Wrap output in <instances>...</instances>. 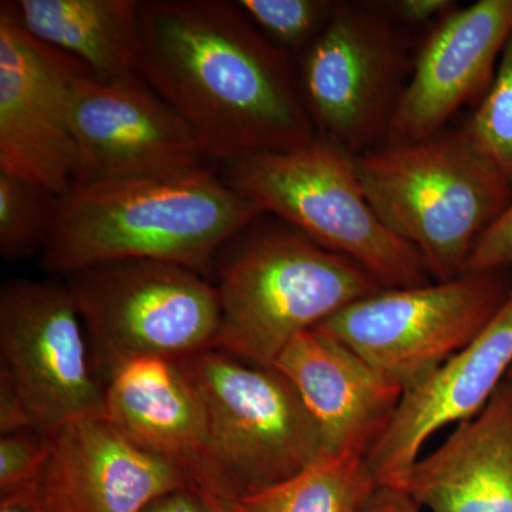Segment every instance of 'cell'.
I'll list each match as a JSON object with an SVG mask.
<instances>
[{
  "label": "cell",
  "instance_id": "16",
  "mask_svg": "<svg viewBox=\"0 0 512 512\" xmlns=\"http://www.w3.org/2000/svg\"><path fill=\"white\" fill-rule=\"evenodd\" d=\"M42 488L49 512H143L161 495L195 485L109 420L87 419L53 434Z\"/></svg>",
  "mask_w": 512,
  "mask_h": 512
},
{
  "label": "cell",
  "instance_id": "25",
  "mask_svg": "<svg viewBox=\"0 0 512 512\" xmlns=\"http://www.w3.org/2000/svg\"><path fill=\"white\" fill-rule=\"evenodd\" d=\"M512 266V202L493 227L478 239L467 272L505 271Z\"/></svg>",
  "mask_w": 512,
  "mask_h": 512
},
{
  "label": "cell",
  "instance_id": "12",
  "mask_svg": "<svg viewBox=\"0 0 512 512\" xmlns=\"http://www.w3.org/2000/svg\"><path fill=\"white\" fill-rule=\"evenodd\" d=\"M77 164L73 184L173 177L210 168L187 123L138 74L77 83L70 110Z\"/></svg>",
  "mask_w": 512,
  "mask_h": 512
},
{
  "label": "cell",
  "instance_id": "24",
  "mask_svg": "<svg viewBox=\"0 0 512 512\" xmlns=\"http://www.w3.org/2000/svg\"><path fill=\"white\" fill-rule=\"evenodd\" d=\"M53 436L36 430L5 434L0 439V495L42 483Z\"/></svg>",
  "mask_w": 512,
  "mask_h": 512
},
{
  "label": "cell",
  "instance_id": "13",
  "mask_svg": "<svg viewBox=\"0 0 512 512\" xmlns=\"http://www.w3.org/2000/svg\"><path fill=\"white\" fill-rule=\"evenodd\" d=\"M511 30L512 0H480L444 16L412 64L389 144L434 137L460 107L483 99Z\"/></svg>",
  "mask_w": 512,
  "mask_h": 512
},
{
  "label": "cell",
  "instance_id": "18",
  "mask_svg": "<svg viewBox=\"0 0 512 512\" xmlns=\"http://www.w3.org/2000/svg\"><path fill=\"white\" fill-rule=\"evenodd\" d=\"M394 488L431 512H512V383Z\"/></svg>",
  "mask_w": 512,
  "mask_h": 512
},
{
  "label": "cell",
  "instance_id": "11",
  "mask_svg": "<svg viewBox=\"0 0 512 512\" xmlns=\"http://www.w3.org/2000/svg\"><path fill=\"white\" fill-rule=\"evenodd\" d=\"M74 57L30 35L15 3H0V171L63 197L76 177L70 110L90 74ZM93 74V73H92Z\"/></svg>",
  "mask_w": 512,
  "mask_h": 512
},
{
  "label": "cell",
  "instance_id": "23",
  "mask_svg": "<svg viewBox=\"0 0 512 512\" xmlns=\"http://www.w3.org/2000/svg\"><path fill=\"white\" fill-rule=\"evenodd\" d=\"M241 12L281 49H308L332 15L329 0H239Z\"/></svg>",
  "mask_w": 512,
  "mask_h": 512
},
{
  "label": "cell",
  "instance_id": "7",
  "mask_svg": "<svg viewBox=\"0 0 512 512\" xmlns=\"http://www.w3.org/2000/svg\"><path fill=\"white\" fill-rule=\"evenodd\" d=\"M183 362L207 406L212 458L227 497L274 487L322 456L318 424L275 367L220 349Z\"/></svg>",
  "mask_w": 512,
  "mask_h": 512
},
{
  "label": "cell",
  "instance_id": "27",
  "mask_svg": "<svg viewBox=\"0 0 512 512\" xmlns=\"http://www.w3.org/2000/svg\"><path fill=\"white\" fill-rule=\"evenodd\" d=\"M383 9L393 20H403L412 25H423L433 19H443L456 2L451 0H396L382 3Z\"/></svg>",
  "mask_w": 512,
  "mask_h": 512
},
{
  "label": "cell",
  "instance_id": "4",
  "mask_svg": "<svg viewBox=\"0 0 512 512\" xmlns=\"http://www.w3.org/2000/svg\"><path fill=\"white\" fill-rule=\"evenodd\" d=\"M221 325L214 349L272 367L296 336L383 289L362 266L292 228L239 239L218 265Z\"/></svg>",
  "mask_w": 512,
  "mask_h": 512
},
{
  "label": "cell",
  "instance_id": "29",
  "mask_svg": "<svg viewBox=\"0 0 512 512\" xmlns=\"http://www.w3.org/2000/svg\"><path fill=\"white\" fill-rule=\"evenodd\" d=\"M0 512H49L42 483L0 495Z\"/></svg>",
  "mask_w": 512,
  "mask_h": 512
},
{
  "label": "cell",
  "instance_id": "1",
  "mask_svg": "<svg viewBox=\"0 0 512 512\" xmlns=\"http://www.w3.org/2000/svg\"><path fill=\"white\" fill-rule=\"evenodd\" d=\"M140 28L138 76L190 124L211 161L318 138L288 53L237 3L148 0Z\"/></svg>",
  "mask_w": 512,
  "mask_h": 512
},
{
  "label": "cell",
  "instance_id": "28",
  "mask_svg": "<svg viewBox=\"0 0 512 512\" xmlns=\"http://www.w3.org/2000/svg\"><path fill=\"white\" fill-rule=\"evenodd\" d=\"M143 512H211L197 488H184L161 495Z\"/></svg>",
  "mask_w": 512,
  "mask_h": 512
},
{
  "label": "cell",
  "instance_id": "2",
  "mask_svg": "<svg viewBox=\"0 0 512 512\" xmlns=\"http://www.w3.org/2000/svg\"><path fill=\"white\" fill-rule=\"evenodd\" d=\"M264 211L210 168L173 177L73 184L42 252L73 275L109 262L150 259L200 272Z\"/></svg>",
  "mask_w": 512,
  "mask_h": 512
},
{
  "label": "cell",
  "instance_id": "20",
  "mask_svg": "<svg viewBox=\"0 0 512 512\" xmlns=\"http://www.w3.org/2000/svg\"><path fill=\"white\" fill-rule=\"evenodd\" d=\"M377 487L365 457L322 454L296 476L239 501L251 512H365Z\"/></svg>",
  "mask_w": 512,
  "mask_h": 512
},
{
  "label": "cell",
  "instance_id": "6",
  "mask_svg": "<svg viewBox=\"0 0 512 512\" xmlns=\"http://www.w3.org/2000/svg\"><path fill=\"white\" fill-rule=\"evenodd\" d=\"M92 345L97 375L144 356L184 360L215 348L221 325L217 288L171 262L130 259L69 276Z\"/></svg>",
  "mask_w": 512,
  "mask_h": 512
},
{
  "label": "cell",
  "instance_id": "3",
  "mask_svg": "<svg viewBox=\"0 0 512 512\" xmlns=\"http://www.w3.org/2000/svg\"><path fill=\"white\" fill-rule=\"evenodd\" d=\"M355 165L377 217L437 282L466 274L478 239L512 202L507 178L464 128L375 147Z\"/></svg>",
  "mask_w": 512,
  "mask_h": 512
},
{
  "label": "cell",
  "instance_id": "8",
  "mask_svg": "<svg viewBox=\"0 0 512 512\" xmlns=\"http://www.w3.org/2000/svg\"><path fill=\"white\" fill-rule=\"evenodd\" d=\"M511 288L505 271H488L413 288L380 289L318 329L407 390L476 338Z\"/></svg>",
  "mask_w": 512,
  "mask_h": 512
},
{
  "label": "cell",
  "instance_id": "5",
  "mask_svg": "<svg viewBox=\"0 0 512 512\" xmlns=\"http://www.w3.org/2000/svg\"><path fill=\"white\" fill-rule=\"evenodd\" d=\"M227 183L319 247L352 259L383 289L430 284L419 252L367 200L355 157L326 138L228 161Z\"/></svg>",
  "mask_w": 512,
  "mask_h": 512
},
{
  "label": "cell",
  "instance_id": "26",
  "mask_svg": "<svg viewBox=\"0 0 512 512\" xmlns=\"http://www.w3.org/2000/svg\"><path fill=\"white\" fill-rule=\"evenodd\" d=\"M28 430H36L28 407L10 377L5 372H0V431H2V436Z\"/></svg>",
  "mask_w": 512,
  "mask_h": 512
},
{
  "label": "cell",
  "instance_id": "15",
  "mask_svg": "<svg viewBox=\"0 0 512 512\" xmlns=\"http://www.w3.org/2000/svg\"><path fill=\"white\" fill-rule=\"evenodd\" d=\"M106 419L137 446L183 468L195 488L225 495L204 397L183 360L144 356L104 379Z\"/></svg>",
  "mask_w": 512,
  "mask_h": 512
},
{
  "label": "cell",
  "instance_id": "19",
  "mask_svg": "<svg viewBox=\"0 0 512 512\" xmlns=\"http://www.w3.org/2000/svg\"><path fill=\"white\" fill-rule=\"evenodd\" d=\"M30 35L109 80L137 74L140 6L137 0H15Z\"/></svg>",
  "mask_w": 512,
  "mask_h": 512
},
{
  "label": "cell",
  "instance_id": "10",
  "mask_svg": "<svg viewBox=\"0 0 512 512\" xmlns=\"http://www.w3.org/2000/svg\"><path fill=\"white\" fill-rule=\"evenodd\" d=\"M83 326L67 285L20 279L0 292V372L47 436L74 421L106 419L104 384Z\"/></svg>",
  "mask_w": 512,
  "mask_h": 512
},
{
  "label": "cell",
  "instance_id": "21",
  "mask_svg": "<svg viewBox=\"0 0 512 512\" xmlns=\"http://www.w3.org/2000/svg\"><path fill=\"white\" fill-rule=\"evenodd\" d=\"M60 198L42 185L0 171V254L25 261L43 252L59 215Z\"/></svg>",
  "mask_w": 512,
  "mask_h": 512
},
{
  "label": "cell",
  "instance_id": "30",
  "mask_svg": "<svg viewBox=\"0 0 512 512\" xmlns=\"http://www.w3.org/2000/svg\"><path fill=\"white\" fill-rule=\"evenodd\" d=\"M419 505L399 488L379 485L365 512H421Z\"/></svg>",
  "mask_w": 512,
  "mask_h": 512
},
{
  "label": "cell",
  "instance_id": "9",
  "mask_svg": "<svg viewBox=\"0 0 512 512\" xmlns=\"http://www.w3.org/2000/svg\"><path fill=\"white\" fill-rule=\"evenodd\" d=\"M412 66L382 3L336 2L306 49L303 99L318 136L353 157L389 136Z\"/></svg>",
  "mask_w": 512,
  "mask_h": 512
},
{
  "label": "cell",
  "instance_id": "14",
  "mask_svg": "<svg viewBox=\"0 0 512 512\" xmlns=\"http://www.w3.org/2000/svg\"><path fill=\"white\" fill-rule=\"evenodd\" d=\"M512 367V288L480 333L439 369L404 390L389 429L367 454L377 484L394 487L426 441L451 423L473 419Z\"/></svg>",
  "mask_w": 512,
  "mask_h": 512
},
{
  "label": "cell",
  "instance_id": "31",
  "mask_svg": "<svg viewBox=\"0 0 512 512\" xmlns=\"http://www.w3.org/2000/svg\"><path fill=\"white\" fill-rule=\"evenodd\" d=\"M197 490L204 497L205 503H207L211 512H251L239 501V498L210 493V491L200 490V488H197Z\"/></svg>",
  "mask_w": 512,
  "mask_h": 512
},
{
  "label": "cell",
  "instance_id": "17",
  "mask_svg": "<svg viewBox=\"0 0 512 512\" xmlns=\"http://www.w3.org/2000/svg\"><path fill=\"white\" fill-rule=\"evenodd\" d=\"M308 407L322 454L367 457L392 423L404 390L322 330H306L274 363Z\"/></svg>",
  "mask_w": 512,
  "mask_h": 512
},
{
  "label": "cell",
  "instance_id": "32",
  "mask_svg": "<svg viewBox=\"0 0 512 512\" xmlns=\"http://www.w3.org/2000/svg\"><path fill=\"white\" fill-rule=\"evenodd\" d=\"M507 379L510 380V382L512 383V367L510 373H508Z\"/></svg>",
  "mask_w": 512,
  "mask_h": 512
},
{
  "label": "cell",
  "instance_id": "22",
  "mask_svg": "<svg viewBox=\"0 0 512 512\" xmlns=\"http://www.w3.org/2000/svg\"><path fill=\"white\" fill-rule=\"evenodd\" d=\"M463 128L512 187V30L493 82Z\"/></svg>",
  "mask_w": 512,
  "mask_h": 512
}]
</instances>
